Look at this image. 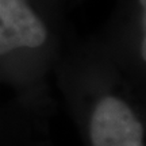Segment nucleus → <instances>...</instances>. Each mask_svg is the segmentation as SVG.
<instances>
[{
	"instance_id": "f257e3e1",
	"label": "nucleus",
	"mask_w": 146,
	"mask_h": 146,
	"mask_svg": "<svg viewBox=\"0 0 146 146\" xmlns=\"http://www.w3.org/2000/svg\"><path fill=\"white\" fill-rule=\"evenodd\" d=\"M64 25L65 14L49 0H0V62L43 60Z\"/></svg>"
},
{
	"instance_id": "7ed1b4c3",
	"label": "nucleus",
	"mask_w": 146,
	"mask_h": 146,
	"mask_svg": "<svg viewBox=\"0 0 146 146\" xmlns=\"http://www.w3.org/2000/svg\"><path fill=\"white\" fill-rule=\"evenodd\" d=\"M103 46L133 53L146 66V0H116L102 33Z\"/></svg>"
},
{
	"instance_id": "20e7f679",
	"label": "nucleus",
	"mask_w": 146,
	"mask_h": 146,
	"mask_svg": "<svg viewBox=\"0 0 146 146\" xmlns=\"http://www.w3.org/2000/svg\"><path fill=\"white\" fill-rule=\"evenodd\" d=\"M50 3H52L54 7H57L60 11H62L64 14L66 12V8L73 5L74 3H77V1H81V0H49Z\"/></svg>"
},
{
	"instance_id": "f03ea898",
	"label": "nucleus",
	"mask_w": 146,
	"mask_h": 146,
	"mask_svg": "<svg viewBox=\"0 0 146 146\" xmlns=\"http://www.w3.org/2000/svg\"><path fill=\"white\" fill-rule=\"evenodd\" d=\"M92 146H145L143 127L134 110L120 96L104 92L89 114Z\"/></svg>"
}]
</instances>
